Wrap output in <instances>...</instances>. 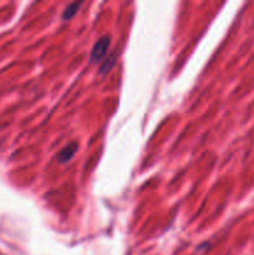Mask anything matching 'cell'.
<instances>
[{
  "instance_id": "1",
  "label": "cell",
  "mask_w": 254,
  "mask_h": 255,
  "mask_svg": "<svg viewBox=\"0 0 254 255\" xmlns=\"http://www.w3.org/2000/svg\"><path fill=\"white\" fill-rule=\"evenodd\" d=\"M110 42H111V39L110 36H102L96 44L94 45L92 47V51H91V61L92 62H96L100 61L102 57L106 55L107 50L110 47Z\"/></svg>"
},
{
  "instance_id": "2",
  "label": "cell",
  "mask_w": 254,
  "mask_h": 255,
  "mask_svg": "<svg viewBox=\"0 0 254 255\" xmlns=\"http://www.w3.org/2000/svg\"><path fill=\"white\" fill-rule=\"evenodd\" d=\"M77 148H79V144H77L76 142L70 143L69 146L65 147V148L57 154V161L61 162V163H65V162L70 161V159H71L72 157L75 156V153L77 152Z\"/></svg>"
},
{
  "instance_id": "3",
  "label": "cell",
  "mask_w": 254,
  "mask_h": 255,
  "mask_svg": "<svg viewBox=\"0 0 254 255\" xmlns=\"http://www.w3.org/2000/svg\"><path fill=\"white\" fill-rule=\"evenodd\" d=\"M81 5H82V2H71V4H70L69 6L65 9L64 14H62V19L64 20L71 19V17L76 14L77 10H79V7L81 6Z\"/></svg>"
}]
</instances>
